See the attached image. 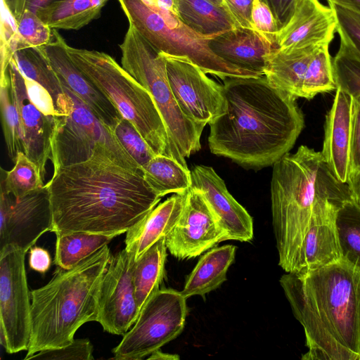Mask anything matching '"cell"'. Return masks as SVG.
<instances>
[{"label":"cell","instance_id":"cell-24","mask_svg":"<svg viewBox=\"0 0 360 360\" xmlns=\"http://www.w3.org/2000/svg\"><path fill=\"white\" fill-rule=\"evenodd\" d=\"M319 46L316 45L288 50L274 49L266 60L264 76L274 87L296 98H302L305 74Z\"/></svg>","mask_w":360,"mask_h":360},{"label":"cell","instance_id":"cell-5","mask_svg":"<svg viewBox=\"0 0 360 360\" xmlns=\"http://www.w3.org/2000/svg\"><path fill=\"white\" fill-rule=\"evenodd\" d=\"M112 255L108 245L69 269L59 268L31 295V334L24 360L74 340L84 323L97 321L98 293Z\"/></svg>","mask_w":360,"mask_h":360},{"label":"cell","instance_id":"cell-28","mask_svg":"<svg viewBox=\"0 0 360 360\" xmlns=\"http://www.w3.org/2000/svg\"><path fill=\"white\" fill-rule=\"evenodd\" d=\"M165 238L153 245L132 264V281L140 311L147 301L160 288L167 257Z\"/></svg>","mask_w":360,"mask_h":360},{"label":"cell","instance_id":"cell-10","mask_svg":"<svg viewBox=\"0 0 360 360\" xmlns=\"http://www.w3.org/2000/svg\"><path fill=\"white\" fill-rule=\"evenodd\" d=\"M186 298L174 289H159L141 309L134 324L112 349L116 360H140L176 338L184 328Z\"/></svg>","mask_w":360,"mask_h":360},{"label":"cell","instance_id":"cell-11","mask_svg":"<svg viewBox=\"0 0 360 360\" xmlns=\"http://www.w3.org/2000/svg\"><path fill=\"white\" fill-rule=\"evenodd\" d=\"M25 252L7 245L0 249V329L8 353L27 350L32 326L31 295L25 267Z\"/></svg>","mask_w":360,"mask_h":360},{"label":"cell","instance_id":"cell-25","mask_svg":"<svg viewBox=\"0 0 360 360\" xmlns=\"http://www.w3.org/2000/svg\"><path fill=\"white\" fill-rule=\"evenodd\" d=\"M236 247L224 245L205 252L188 276L182 295L187 299L193 295L204 296L218 288L226 281V273L235 259Z\"/></svg>","mask_w":360,"mask_h":360},{"label":"cell","instance_id":"cell-29","mask_svg":"<svg viewBox=\"0 0 360 360\" xmlns=\"http://www.w3.org/2000/svg\"><path fill=\"white\" fill-rule=\"evenodd\" d=\"M22 75L44 88L51 97L56 116H60L65 94L58 75L51 67L41 48H25L13 56Z\"/></svg>","mask_w":360,"mask_h":360},{"label":"cell","instance_id":"cell-17","mask_svg":"<svg viewBox=\"0 0 360 360\" xmlns=\"http://www.w3.org/2000/svg\"><path fill=\"white\" fill-rule=\"evenodd\" d=\"M191 172V187L203 195L225 233V240L250 241L253 238L252 218L231 195L214 169L196 165Z\"/></svg>","mask_w":360,"mask_h":360},{"label":"cell","instance_id":"cell-16","mask_svg":"<svg viewBox=\"0 0 360 360\" xmlns=\"http://www.w3.org/2000/svg\"><path fill=\"white\" fill-rule=\"evenodd\" d=\"M8 71L20 118L24 153L37 165L44 179L46 162L51 159V141L56 116L46 114L31 99L24 75L13 58Z\"/></svg>","mask_w":360,"mask_h":360},{"label":"cell","instance_id":"cell-3","mask_svg":"<svg viewBox=\"0 0 360 360\" xmlns=\"http://www.w3.org/2000/svg\"><path fill=\"white\" fill-rule=\"evenodd\" d=\"M280 284L304 328L303 360H360V269L343 258Z\"/></svg>","mask_w":360,"mask_h":360},{"label":"cell","instance_id":"cell-52","mask_svg":"<svg viewBox=\"0 0 360 360\" xmlns=\"http://www.w3.org/2000/svg\"></svg>","mask_w":360,"mask_h":360},{"label":"cell","instance_id":"cell-48","mask_svg":"<svg viewBox=\"0 0 360 360\" xmlns=\"http://www.w3.org/2000/svg\"><path fill=\"white\" fill-rule=\"evenodd\" d=\"M351 200L360 208V172L350 176L347 181Z\"/></svg>","mask_w":360,"mask_h":360},{"label":"cell","instance_id":"cell-47","mask_svg":"<svg viewBox=\"0 0 360 360\" xmlns=\"http://www.w3.org/2000/svg\"><path fill=\"white\" fill-rule=\"evenodd\" d=\"M56 0H9L11 11L18 18L26 11L37 13Z\"/></svg>","mask_w":360,"mask_h":360},{"label":"cell","instance_id":"cell-20","mask_svg":"<svg viewBox=\"0 0 360 360\" xmlns=\"http://www.w3.org/2000/svg\"><path fill=\"white\" fill-rule=\"evenodd\" d=\"M353 104L350 94L336 89L333 105L326 116L321 151L334 176L343 184L349 179Z\"/></svg>","mask_w":360,"mask_h":360},{"label":"cell","instance_id":"cell-23","mask_svg":"<svg viewBox=\"0 0 360 360\" xmlns=\"http://www.w3.org/2000/svg\"><path fill=\"white\" fill-rule=\"evenodd\" d=\"M186 192L174 193L157 205L126 232L125 249L134 261L169 233L181 213Z\"/></svg>","mask_w":360,"mask_h":360},{"label":"cell","instance_id":"cell-21","mask_svg":"<svg viewBox=\"0 0 360 360\" xmlns=\"http://www.w3.org/2000/svg\"><path fill=\"white\" fill-rule=\"evenodd\" d=\"M209 46L226 62L264 75L266 60L276 48L255 30L236 27L211 37Z\"/></svg>","mask_w":360,"mask_h":360},{"label":"cell","instance_id":"cell-9","mask_svg":"<svg viewBox=\"0 0 360 360\" xmlns=\"http://www.w3.org/2000/svg\"><path fill=\"white\" fill-rule=\"evenodd\" d=\"M62 85L66 95L65 113L56 117L51 159L53 171L84 162L96 150L104 148L123 167L141 172L110 127L103 123L78 96Z\"/></svg>","mask_w":360,"mask_h":360},{"label":"cell","instance_id":"cell-45","mask_svg":"<svg viewBox=\"0 0 360 360\" xmlns=\"http://www.w3.org/2000/svg\"><path fill=\"white\" fill-rule=\"evenodd\" d=\"M270 8L276 21L279 30L284 27L291 18L295 0H261Z\"/></svg>","mask_w":360,"mask_h":360},{"label":"cell","instance_id":"cell-50","mask_svg":"<svg viewBox=\"0 0 360 360\" xmlns=\"http://www.w3.org/2000/svg\"><path fill=\"white\" fill-rule=\"evenodd\" d=\"M327 1L337 3L360 12V0H327Z\"/></svg>","mask_w":360,"mask_h":360},{"label":"cell","instance_id":"cell-39","mask_svg":"<svg viewBox=\"0 0 360 360\" xmlns=\"http://www.w3.org/2000/svg\"><path fill=\"white\" fill-rule=\"evenodd\" d=\"M16 50V19L11 11L9 0H1L0 79L8 75V65Z\"/></svg>","mask_w":360,"mask_h":360},{"label":"cell","instance_id":"cell-43","mask_svg":"<svg viewBox=\"0 0 360 360\" xmlns=\"http://www.w3.org/2000/svg\"><path fill=\"white\" fill-rule=\"evenodd\" d=\"M354 98V97H353ZM360 172V100L354 98L349 178Z\"/></svg>","mask_w":360,"mask_h":360},{"label":"cell","instance_id":"cell-36","mask_svg":"<svg viewBox=\"0 0 360 360\" xmlns=\"http://www.w3.org/2000/svg\"><path fill=\"white\" fill-rule=\"evenodd\" d=\"M332 61L337 88L360 100V56L340 40L339 49Z\"/></svg>","mask_w":360,"mask_h":360},{"label":"cell","instance_id":"cell-34","mask_svg":"<svg viewBox=\"0 0 360 360\" xmlns=\"http://www.w3.org/2000/svg\"><path fill=\"white\" fill-rule=\"evenodd\" d=\"M329 44L319 45L308 65L302 86V98L311 99L321 93L336 90Z\"/></svg>","mask_w":360,"mask_h":360},{"label":"cell","instance_id":"cell-49","mask_svg":"<svg viewBox=\"0 0 360 360\" xmlns=\"http://www.w3.org/2000/svg\"><path fill=\"white\" fill-rule=\"evenodd\" d=\"M147 359L155 360H176L179 359V357L176 354H167L162 352L160 349H157L148 356Z\"/></svg>","mask_w":360,"mask_h":360},{"label":"cell","instance_id":"cell-46","mask_svg":"<svg viewBox=\"0 0 360 360\" xmlns=\"http://www.w3.org/2000/svg\"><path fill=\"white\" fill-rule=\"evenodd\" d=\"M51 264V258L46 249L37 246L30 248L29 264L32 269L44 274L49 269Z\"/></svg>","mask_w":360,"mask_h":360},{"label":"cell","instance_id":"cell-7","mask_svg":"<svg viewBox=\"0 0 360 360\" xmlns=\"http://www.w3.org/2000/svg\"><path fill=\"white\" fill-rule=\"evenodd\" d=\"M121 65L151 94L166 126L172 156L187 167L185 158L201 148L205 124L184 115L172 94L162 54L131 25L119 45Z\"/></svg>","mask_w":360,"mask_h":360},{"label":"cell","instance_id":"cell-40","mask_svg":"<svg viewBox=\"0 0 360 360\" xmlns=\"http://www.w3.org/2000/svg\"><path fill=\"white\" fill-rule=\"evenodd\" d=\"M336 19V32L340 40L347 44L360 56V12L349 7L328 1Z\"/></svg>","mask_w":360,"mask_h":360},{"label":"cell","instance_id":"cell-1","mask_svg":"<svg viewBox=\"0 0 360 360\" xmlns=\"http://www.w3.org/2000/svg\"><path fill=\"white\" fill-rule=\"evenodd\" d=\"M46 186L55 233L119 236L142 219L162 198L142 172L123 167L104 148L84 162L53 171Z\"/></svg>","mask_w":360,"mask_h":360},{"label":"cell","instance_id":"cell-30","mask_svg":"<svg viewBox=\"0 0 360 360\" xmlns=\"http://www.w3.org/2000/svg\"><path fill=\"white\" fill-rule=\"evenodd\" d=\"M142 172L147 183L160 197L186 193L192 185L191 172L188 167L170 156L155 155L143 167Z\"/></svg>","mask_w":360,"mask_h":360},{"label":"cell","instance_id":"cell-19","mask_svg":"<svg viewBox=\"0 0 360 360\" xmlns=\"http://www.w3.org/2000/svg\"><path fill=\"white\" fill-rule=\"evenodd\" d=\"M336 27L335 15L329 6L319 0H295L291 18L278 32L277 47L288 50L330 44Z\"/></svg>","mask_w":360,"mask_h":360},{"label":"cell","instance_id":"cell-31","mask_svg":"<svg viewBox=\"0 0 360 360\" xmlns=\"http://www.w3.org/2000/svg\"><path fill=\"white\" fill-rule=\"evenodd\" d=\"M56 235L54 263L63 269L74 267L117 236L87 232L58 233Z\"/></svg>","mask_w":360,"mask_h":360},{"label":"cell","instance_id":"cell-18","mask_svg":"<svg viewBox=\"0 0 360 360\" xmlns=\"http://www.w3.org/2000/svg\"><path fill=\"white\" fill-rule=\"evenodd\" d=\"M67 46L65 39L53 29L51 41L40 48L61 84L78 96L103 123L112 127L122 116L73 63Z\"/></svg>","mask_w":360,"mask_h":360},{"label":"cell","instance_id":"cell-41","mask_svg":"<svg viewBox=\"0 0 360 360\" xmlns=\"http://www.w3.org/2000/svg\"><path fill=\"white\" fill-rule=\"evenodd\" d=\"M93 345L87 338L74 339L68 345L40 351L28 358L43 360H92Z\"/></svg>","mask_w":360,"mask_h":360},{"label":"cell","instance_id":"cell-44","mask_svg":"<svg viewBox=\"0 0 360 360\" xmlns=\"http://www.w3.org/2000/svg\"><path fill=\"white\" fill-rule=\"evenodd\" d=\"M254 0H224V6L238 27L252 28V11Z\"/></svg>","mask_w":360,"mask_h":360},{"label":"cell","instance_id":"cell-26","mask_svg":"<svg viewBox=\"0 0 360 360\" xmlns=\"http://www.w3.org/2000/svg\"><path fill=\"white\" fill-rule=\"evenodd\" d=\"M176 8L182 22L202 36L212 37L238 27L226 7L207 0H176Z\"/></svg>","mask_w":360,"mask_h":360},{"label":"cell","instance_id":"cell-8","mask_svg":"<svg viewBox=\"0 0 360 360\" xmlns=\"http://www.w3.org/2000/svg\"><path fill=\"white\" fill-rule=\"evenodd\" d=\"M129 25L158 51L191 59L205 73L222 80L233 77L262 76L221 59L209 46L212 37L198 34L179 15L150 0H117ZM213 37V36H212Z\"/></svg>","mask_w":360,"mask_h":360},{"label":"cell","instance_id":"cell-27","mask_svg":"<svg viewBox=\"0 0 360 360\" xmlns=\"http://www.w3.org/2000/svg\"><path fill=\"white\" fill-rule=\"evenodd\" d=\"M108 0H56L37 15L51 28L77 30L97 19Z\"/></svg>","mask_w":360,"mask_h":360},{"label":"cell","instance_id":"cell-35","mask_svg":"<svg viewBox=\"0 0 360 360\" xmlns=\"http://www.w3.org/2000/svg\"><path fill=\"white\" fill-rule=\"evenodd\" d=\"M0 106L2 128L8 156L14 162L18 152L24 153L20 118L8 75L0 79Z\"/></svg>","mask_w":360,"mask_h":360},{"label":"cell","instance_id":"cell-6","mask_svg":"<svg viewBox=\"0 0 360 360\" xmlns=\"http://www.w3.org/2000/svg\"><path fill=\"white\" fill-rule=\"evenodd\" d=\"M67 50L76 66L132 123L154 153L172 157L165 124L150 92L109 54L68 44Z\"/></svg>","mask_w":360,"mask_h":360},{"label":"cell","instance_id":"cell-13","mask_svg":"<svg viewBox=\"0 0 360 360\" xmlns=\"http://www.w3.org/2000/svg\"><path fill=\"white\" fill-rule=\"evenodd\" d=\"M134 262L124 248L111 256L102 278L97 322L110 334L124 335L140 314L132 281Z\"/></svg>","mask_w":360,"mask_h":360},{"label":"cell","instance_id":"cell-33","mask_svg":"<svg viewBox=\"0 0 360 360\" xmlns=\"http://www.w3.org/2000/svg\"><path fill=\"white\" fill-rule=\"evenodd\" d=\"M10 171L1 176L0 188L15 198H20L44 187V179L37 165L23 152H18Z\"/></svg>","mask_w":360,"mask_h":360},{"label":"cell","instance_id":"cell-51","mask_svg":"<svg viewBox=\"0 0 360 360\" xmlns=\"http://www.w3.org/2000/svg\"><path fill=\"white\" fill-rule=\"evenodd\" d=\"M207 1L211 2L214 4H216L217 6H224V0H207Z\"/></svg>","mask_w":360,"mask_h":360},{"label":"cell","instance_id":"cell-15","mask_svg":"<svg viewBox=\"0 0 360 360\" xmlns=\"http://www.w3.org/2000/svg\"><path fill=\"white\" fill-rule=\"evenodd\" d=\"M225 240V233L203 195L191 187L181 213L165 238L169 253L178 259L200 255Z\"/></svg>","mask_w":360,"mask_h":360},{"label":"cell","instance_id":"cell-14","mask_svg":"<svg viewBox=\"0 0 360 360\" xmlns=\"http://www.w3.org/2000/svg\"><path fill=\"white\" fill-rule=\"evenodd\" d=\"M0 249L13 245L27 253L53 226L49 193L41 189L20 198L0 193Z\"/></svg>","mask_w":360,"mask_h":360},{"label":"cell","instance_id":"cell-38","mask_svg":"<svg viewBox=\"0 0 360 360\" xmlns=\"http://www.w3.org/2000/svg\"><path fill=\"white\" fill-rule=\"evenodd\" d=\"M110 128L121 146L142 172L143 167L156 155L153 149L132 123L124 117L118 119Z\"/></svg>","mask_w":360,"mask_h":360},{"label":"cell","instance_id":"cell-22","mask_svg":"<svg viewBox=\"0 0 360 360\" xmlns=\"http://www.w3.org/2000/svg\"><path fill=\"white\" fill-rule=\"evenodd\" d=\"M339 208L329 204L314 213L293 273L317 269L342 258L335 225Z\"/></svg>","mask_w":360,"mask_h":360},{"label":"cell","instance_id":"cell-32","mask_svg":"<svg viewBox=\"0 0 360 360\" xmlns=\"http://www.w3.org/2000/svg\"><path fill=\"white\" fill-rule=\"evenodd\" d=\"M335 225L342 257L360 269V208L345 202L337 212Z\"/></svg>","mask_w":360,"mask_h":360},{"label":"cell","instance_id":"cell-42","mask_svg":"<svg viewBox=\"0 0 360 360\" xmlns=\"http://www.w3.org/2000/svg\"><path fill=\"white\" fill-rule=\"evenodd\" d=\"M252 23L254 30L278 49V25L269 6L261 0L253 1Z\"/></svg>","mask_w":360,"mask_h":360},{"label":"cell","instance_id":"cell-2","mask_svg":"<svg viewBox=\"0 0 360 360\" xmlns=\"http://www.w3.org/2000/svg\"><path fill=\"white\" fill-rule=\"evenodd\" d=\"M223 81L226 110L209 124L211 153L247 169L273 166L289 153L304 127L296 98L271 86L264 75Z\"/></svg>","mask_w":360,"mask_h":360},{"label":"cell","instance_id":"cell-37","mask_svg":"<svg viewBox=\"0 0 360 360\" xmlns=\"http://www.w3.org/2000/svg\"><path fill=\"white\" fill-rule=\"evenodd\" d=\"M16 19L17 50L40 48L47 45L53 38V29L37 13L26 11Z\"/></svg>","mask_w":360,"mask_h":360},{"label":"cell","instance_id":"cell-4","mask_svg":"<svg viewBox=\"0 0 360 360\" xmlns=\"http://www.w3.org/2000/svg\"><path fill=\"white\" fill-rule=\"evenodd\" d=\"M270 192L278 264L293 273L314 213L351 200L348 185L336 179L321 152L300 146L274 164Z\"/></svg>","mask_w":360,"mask_h":360},{"label":"cell","instance_id":"cell-12","mask_svg":"<svg viewBox=\"0 0 360 360\" xmlns=\"http://www.w3.org/2000/svg\"><path fill=\"white\" fill-rule=\"evenodd\" d=\"M160 53L166 62L169 86L186 117L206 125L225 112L223 84L208 77L188 58Z\"/></svg>","mask_w":360,"mask_h":360}]
</instances>
